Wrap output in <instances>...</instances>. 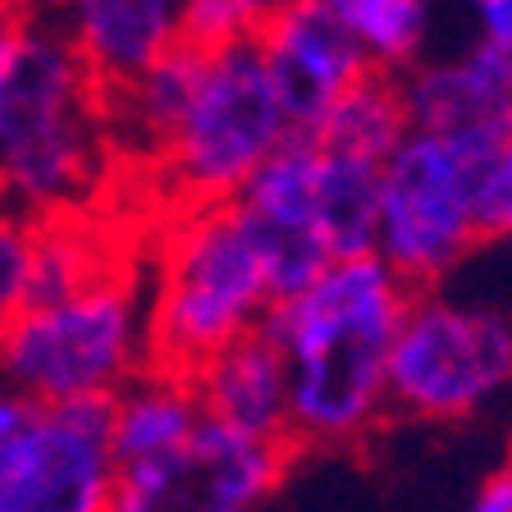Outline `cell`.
<instances>
[{"instance_id":"obj_1","label":"cell","mask_w":512,"mask_h":512,"mask_svg":"<svg viewBox=\"0 0 512 512\" xmlns=\"http://www.w3.org/2000/svg\"><path fill=\"white\" fill-rule=\"evenodd\" d=\"M412 298L380 256H357L270 302L261 334L288 357L293 444H348L389 412V352Z\"/></svg>"},{"instance_id":"obj_2","label":"cell","mask_w":512,"mask_h":512,"mask_svg":"<svg viewBox=\"0 0 512 512\" xmlns=\"http://www.w3.org/2000/svg\"><path fill=\"white\" fill-rule=\"evenodd\" d=\"M106 87L60 23L19 19L0 87V197L14 220L87 215L110 156Z\"/></svg>"},{"instance_id":"obj_3","label":"cell","mask_w":512,"mask_h":512,"mask_svg":"<svg viewBox=\"0 0 512 512\" xmlns=\"http://www.w3.org/2000/svg\"><path fill=\"white\" fill-rule=\"evenodd\" d=\"M151 371V293L133 261L0 330V380L32 407L119 398Z\"/></svg>"},{"instance_id":"obj_4","label":"cell","mask_w":512,"mask_h":512,"mask_svg":"<svg viewBox=\"0 0 512 512\" xmlns=\"http://www.w3.org/2000/svg\"><path fill=\"white\" fill-rule=\"evenodd\" d=\"M266 311V266L243 211L234 202L179 211L151 279V366L192 380Z\"/></svg>"},{"instance_id":"obj_5","label":"cell","mask_w":512,"mask_h":512,"mask_svg":"<svg viewBox=\"0 0 512 512\" xmlns=\"http://www.w3.org/2000/svg\"><path fill=\"white\" fill-rule=\"evenodd\" d=\"M512 133H407L380 170L375 256L412 293H430L480 243V192L503 165Z\"/></svg>"},{"instance_id":"obj_6","label":"cell","mask_w":512,"mask_h":512,"mask_svg":"<svg viewBox=\"0 0 512 512\" xmlns=\"http://www.w3.org/2000/svg\"><path fill=\"white\" fill-rule=\"evenodd\" d=\"M288 133V110L252 37L206 60L202 87L165 156L156 160V174L170 183L179 211L229 206L238 202L243 183L284 147Z\"/></svg>"},{"instance_id":"obj_7","label":"cell","mask_w":512,"mask_h":512,"mask_svg":"<svg viewBox=\"0 0 512 512\" xmlns=\"http://www.w3.org/2000/svg\"><path fill=\"white\" fill-rule=\"evenodd\" d=\"M512 380V320L494 307L416 293L389 352V407L458 421Z\"/></svg>"},{"instance_id":"obj_8","label":"cell","mask_w":512,"mask_h":512,"mask_svg":"<svg viewBox=\"0 0 512 512\" xmlns=\"http://www.w3.org/2000/svg\"><path fill=\"white\" fill-rule=\"evenodd\" d=\"M115 480V398L32 407L0 439V512H110Z\"/></svg>"},{"instance_id":"obj_9","label":"cell","mask_w":512,"mask_h":512,"mask_svg":"<svg viewBox=\"0 0 512 512\" xmlns=\"http://www.w3.org/2000/svg\"><path fill=\"white\" fill-rule=\"evenodd\" d=\"M298 444H270L206 416L165 458L119 467L110 512H252L279 485Z\"/></svg>"},{"instance_id":"obj_10","label":"cell","mask_w":512,"mask_h":512,"mask_svg":"<svg viewBox=\"0 0 512 512\" xmlns=\"http://www.w3.org/2000/svg\"><path fill=\"white\" fill-rule=\"evenodd\" d=\"M256 46L270 64L288 124L307 138H316L320 124L352 87L375 74L362 46L334 23V14L320 0H293L288 10L266 19L256 32Z\"/></svg>"},{"instance_id":"obj_11","label":"cell","mask_w":512,"mask_h":512,"mask_svg":"<svg viewBox=\"0 0 512 512\" xmlns=\"http://www.w3.org/2000/svg\"><path fill=\"white\" fill-rule=\"evenodd\" d=\"M403 101L412 133H512V51L476 37L448 60H421L403 74Z\"/></svg>"},{"instance_id":"obj_12","label":"cell","mask_w":512,"mask_h":512,"mask_svg":"<svg viewBox=\"0 0 512 512\" xmlns=\"http://www.w3.org/2000/svg\"><path fill=\"white\" fill-rule=\"evenodd\" d=\"M60 32L106 92H124L179 46L183 0H55Z\"/></svg>"},{"instance_id":"obj_13","label":"cell","mask_w":512,"mask_h":512,"mask_svg":"<svg viewBox=\"0 0 512 512\" xmlns=\"http://www.w3.org/2000/svg\"><path fill=\"white\" fill-rule=\"evenodd\" d=\"M202 412L220 426L238 430L270 444H293L288 426V357L261 334L234 339L224 352H215L202 371L192 375Z\"/></svg>"},{"instance_id":"obj_14","label":"cell","mask_w":512,"mask_h":512,"mask_svg":"<svg viewBox=\"0 0 512 512\" xmlns=\"http://www.w3.org/2000/svg\"><path fill=\"white\" fill-rule=\"evenodd\" d=\"M206 421L197 384L188 375L170 371H142L115 398V462L133 467V462H151L188 444L192 430Z\"/></svg>"},{"instance_id":"obj_15","label":"cell","mask_w":512,"mask_h":512,"mask_svg":"<svg viewBox=\"0 0 512 512\" xmlns=\"http://www.w3.org/2000/svg\"><path fill=\"white\" fill-rule=\"evenodd\" d=\"M320 174H325V147L307 133H288L284 147L243 183L234 206L247 220L270 224V229H316L320 234Z\"/></svg>"},{"instance_id":"obj_16","label":"cell","mask_w":512,"mask_h":512,"mask_svg":"<svg viewBox=\"0 0 512 512\" xmlns=\"http://www.w3.org/2000/svg\"><path fill=\"white\" fill-rule=\"evenodd\" d=\"M380 170L384 165H375V160L325 151L316 224L330 243L334 261L375 256V243H380Z\"/></svg>"},{"instance_id":"obj_17","label":"cell","mask_w":512,"mask_h":512,"mask_svg":"<svg viewBox=\"0 0 512 512\" xmlns=\"http://www.w3.org/2000/svg\"><path fill=\"white\" fill-rule=\"evenodd\" d=\"M124 261L106 252V238L92 229L87 215H60V220L32 224V288L28 307H55L74 298L96 279H106Z\"/></svg>"},{"instance_id":"obj_18","label":"cell","mask_w":512,"mask_h":512,"mask_svg":"<svg viewBox=\"0 0 512 512\" xmlns=\"http://www.w3.org/2000/svg\"><path fill=\"white\" fill-rule=\"evenodd\" d=\"M407 133H412V119H407V101H403V78L366 74L330 110L316 142L325 151H343V156H362V160L384 165V160L403 147Z\"/></svg>"},{"instance_id":"obj_19","label":"cell","mask_w":512,"mask_h":512,"mask_svg":"<svg viewBox=\"0 0 512 512\" xmlns=\"http://www.w3.org/2000/svg\"><path fill=\"white\" fill-rule=\"evenodd\" d=\"M320 5L362 46L375 74L403 78L426 55L430 0H320Z\"/></svg>"},{"instance_id":"obj_20","label":"cell","mask_w":512,"mask_h":512,"mask_svg":"<svg viewBox=\"0 0 512 512\" xmlns=\"http://www.w3.org/2000/svg\"><path fill=\"white\" fill-rule=\"evenodd\" d=\"M256 32H261V23L243 0H183L179 10V42L197 46L206 55L252 42Z\"/></svg>"},{"instance_id":"obj_21","label":"cell","mask_w":512,"mask_h":512,"mask_svg":"<svg viewBox=\"0 0 512 512\" xmlns=\"http://www.w3.org/2000/svg\"><path fill=\"white\" fill-rule=\"evenodd\" d=\"M32 288V224L5 220L0 224V330L19 311H28Z\"/></svg>"},{"instance_id":"obj_22","label":"cell","mask_w":512,"mask_h":512,"mask_svg":"<svg viewBox=\"0 0 512 512\" xmlns=\"http://www.w3.org/2000/svg\"><path fill=\"white\" fill-rule=\"evenodd\" d=\"M480 234H485V243L490 238H512V138L508 151H503V165L480 192Z\"/></svg>"},{"instance_id":"obj_23","label":"cell","mask_w":512,"mask_h":512,"mask_svg":"<svg viewBox=\"0 0 512 512\" xmlns=\"http://www.w3.org/2000/svg\"><path fill=\"white\" fill-rule=\"evenodd\" d=\"M480 23V42L512 51V0H462Z\"/></svg>"},{"instance_id":"obj_24","label":"cell","mask_w":512,"mask_h":512,"mask_svg":"<svg viewBox=\"0 0 512 512\" xmlns=\"http://www.w3.org/2000/svg\"><path fill=\"white\" fill-rule=\"evenodd\" d=\"M471 512H512V467L494 471V476L480 485V494L471 499Z\"/></svg>"},{"instance_id":"obj_25","label":"cell","mask_w":512,"mask_h":512,"mask_svg":"<svg viewBox=\"0 0 512 512\" xmlns=\"http://www.w3.org/2000/svg\"><path fill=\"white\" fill-rule=\"evenodd\" d=\"M28 412H32V403L28 398H19L10 389V384H0V439L5 435H14V430L28 421Z\"/></svg>"},{"instance_id":"obj_26","label":"cell","mask_w":512,"mask_h":512,"mask_svg":"<svg viewBox=\"0 0 512 512\" xmlns=\"http://www.w3.org/2000/svg\"><path fill=\"white\" fill-rule=\"evenodd\" d=\"M247 10L256 14V23H266V19H275L279 10H288V5H293V0H243Z\"/></svg>"},{"instance_id":"obj_27","label":"cell","mask_w":512,"mask_h":512,"mask_svg":"<svg viewBox=\"0 0 512 512\" xmlns=\"http://www.w3.org/2000/svg\"><path fill=\"white\" fill-rule=\"evenodd\" d=\"M0 14H14V19H23V14H32L28 0H0Z\"/></svg>"},{"instance_id":"obj_28","label":"cell","mask_w":512,"mask_h":512,"mask_svg":"<svg viewBox=\"0 0 512 512\" xmlns=\"http://www.w3.org/2000/svg\"><path fill=\"white\" fill-rule=\"evenodd\" d=\"M19 28V23H14ZM14 28L10 32H0V87H5V55H10V37H14Z\"/></svg>"},{"instance_id":"obj_29","label":"cell","mask_w":512,"mask_h":512,"mask_svg":"<svg viewBox=\"0 0 512 512\" xmlns=\"http://www.w3.org/2000/svg\"><path fill=\"white\" fill-rule=\"evenodd\" d=\"M23 19H28V14H23ZM14 23H19V19H14V14H0V32H10Z\"/></svg>"},{"instance_id":"obj_30","label":"cell","mask_w":512,"mask_h":512,"mask_svg":"<svg viewBox=\"0 0 512 512\" xmlns=\"http://www.w3.org/2000/svg\"><path fill=\"white\" fill-rule=\"evenodd\" d=\"M5 220H14V211H10V202L0 197V224H5Z\"/></svg>"}]
</instances>
